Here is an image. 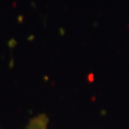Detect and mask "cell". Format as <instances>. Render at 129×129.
<instances>
[{
	"mask_svg": "<svg viewBox=\"0 0 129 129\" xmlns=\"http://www.w3.org/2000/svg\"><path fill=\"white\" fill-rule=\"evenodd\" d=\"M49 120L45 114H39L33 118L27 124L26 129H48Z\"/></svg>",
	"mask_w": 129,
	"mask_h": 129,
	"instance_id": "cell-1",
	"label": "cell"
}]
</instances>
